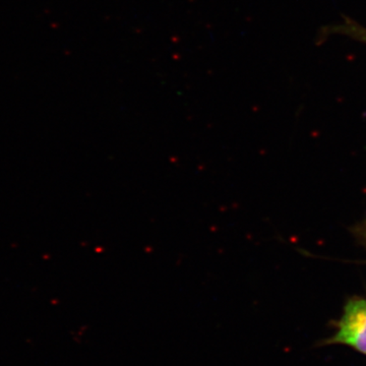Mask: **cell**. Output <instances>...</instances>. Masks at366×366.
<instances>
[{
	"label": "cell",
	"mask_w": 366,
	"mask_h": 366,
	"mask_svg": "<svg viewBox=\"0 0 366 366\" xmlns=\"http://www.w3.org/2000/svg\"><path fill=\"white\" fill-rule=\"evenodd\" d=\"M330 343L344 344L366 354V300L348 301L338 325V331Z\"/></svg>",
	"instance_id": "6da1fadb"
},
{
	"label": "cell",
	"mask_w": 366,
	"mask_h": 366,
	"mask_svg": "<svg viewBox=\"0 0 366 366\" xmlns=\"http://www.w3.org/2000/svg\"><path fill=\"white\" fill-rule=\"evenodd\" d=\"M344 32L348 33L349 35L353 36L356 39L365 41L366 42V30L365 29L361 28L360 26L356 25H346L345 28L343 29Z\"/></svg>",
	"instance_id": "7a4b0ae2"
}]
</instances>
